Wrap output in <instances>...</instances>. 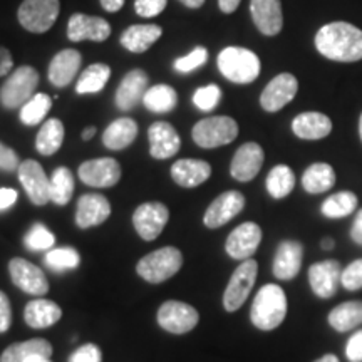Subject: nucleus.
Instances as JSON below:
<instances>
[{"label":"nucleus","mask_w":362,"mask_h":362,"mask_svg":"<svg viewBox=\"0 0 362 362\" xmlns=\"http://www.w3.org/2000/svg\"><path fill=\"white\" fill-rule=\"evenodd\" d=\"M54 242V235L49 232L47 228L42 223H35L33 228L29 230L24 238L25 247L33 252H49L52 250Z\"/></svg>","instance_id":"nucleus-42"},{"label":"nucleus","mask_w":362,"mask_h":362,"mask_svg":"<svg viewBox=\"0 0 362 362\" xmlns=\"http://www.w3.org/2000/svg\"><path fill=\"white\" fill-rule=\"evenodd\" d=\"M315 47L324 57L337 62L362 59V30L349 22H330L315 35Z\"/></svg>","instance_id":"nucleus-1"},{"label":"nucleus","mask_w":362,"mask_h":362,"mask_svg":"<svg viewBox=\"0 0 362 362\" xmlns=\"http://www.w3.org/2000/svg\"><path fill=\"white\" fill-rule=\"evenodd\" d=\"M257 272H259V264L252 259L243 260V264L233 272L223 293V307L226 310L235 312L245 304L253 285H255Z\"/></svg>","instance_id":"nucleus-8"},{"label":"nucleus","mask_w":362,"mask_h":362,"mask_svg":"<svg viewBox=\"0 0 362 362\" xmlns=\"http://www.w3.org/2000/svg\"><path fill=\"white\" fill-rule=\"evenodd\" d=\"M166 2L168 0H134V8L138 12V16L151 19V17L160 16L165 11Z\"/></svg>","instance_id":"nucleus-46"},{"label":"nucleus","mask_w":362,"mask_h":362,"mask_svg":"<svg viewBox=\"0 0 362 362\" xmlns=\"http://www.w3.org/2000/svg\"><path fill=\"white\" fill-rule=\"evenodd\" d=\"M221 99V89L216 84H208L203 86V88L197 89L193 94V103L194 106L200 111L210 112L214 111L216 106H218Z\"/></svg>","instance_id":"nucleus-43"},{"label":"nucleus","mask_w":362,"mask_h":362,"mask_svg":"<svg viewBox=\"0 0 362 362\" xmlns=\"http://www.w3.org/2000/svg\"><path fill=\"white\" fill-rule=\"evenodd\" d=\"M12 282L29 296H45L49 292L47 277L37 265L25 259H12L8 264Z\"/></svg>","instance_id":"nucleus-13"},{"label":"nucleus","mask_w":362,"mask_h":362,"mask_svg":"<svg viewBox=\"0 0 362 362\" xmlns=\"http://www.w3.org/2000/svg\"><path fill=\"white\" fill-rule=\"evenodd\" d=\"M181 267H183V255L178 248L163 247L144 255L136 265V272L149 284H161L178 274Z\"/></svg>","instance_id":"nucleus-4"},{"label":"nucleus","mask_w":362,"mask_h":362,"mask_svg":"<svg viewBox=\"0 0 362 362\" xmlns=\"http://www.w3.org/2000/svg\"><path fill=\"white\" fill-rule=\"evenodd\" d=\"M44 264L54 272L72 270L81 264V257H79V252L71 247L52 248V250L45 253Z\"/></svg>","instance_id":"nucleus-41"},{"label":"nucleus","mask_w":362,"mask_h":362,"mask_svg":"<svg viewBox=\"0 0 362 362\" xmlns=\"http://www.w3.org/2000/svg\"><path fill=\"white\" fill-rule=\"evenodd\" d=\"M315 362H339V359L334 354H327V356L320 357V359H317Z\"/></svg>","instance_id":"nucleus-60"},{"label":"nucleus","mask_w":362,"mask_h":362,"mask_svg":"<svg viewBox=\"0 0 362 362\" xmlns=\"http://www.w3.org/2000/svg\"><path fill=\"white\" fill-rule=\"evenodd\" d=\"M342 277V267L336 260H325L314 264L309 269V282L317 297L329 298L337 292Z\"/></svg>","instance_id":"nucleus-20"},{"label":"nucleus","mask_w":362,"mask_h":362,"mask_svg":"<svg viewBox=\"0 0 362 362\" xmlns=\"http://www.w3.org/2000/svg\"><path fill=\"white\" fill-rule=\"evenodd\" d=\"M59 11H61L59 0H24L17 17L25 30L42 34L47 33L57 21Z\"/></svg>","instance_id":"nucleus-7"},{"label":"nucleus","mask_w":362,"mask_h":362,"mask_svg":"<svg viewBox=\"0 0 362 362\" xmlns=\"http://www.w3.org/2000/svg\"><path fill=\"white\" fill-rule=\"evenodd\" d=\"M34 356H52L51 342L45 339H30L25 342H17L8 346L0 356V362H25L29 357Z\"/></svg>","instance_id":"nucleus-31"},{"label":"nucleus","mask_w":362,"mask_h":362,"mask_svg":"<svg viewBox=\"0 0 362 362\" xmlns=\"http://www.w3.org/2000/svg\"><path fill=\"white\" fill-rule=\"evenodd\" d=\"M12 69V56L7 49L0 47V76H7Z\"/></svg>","instance_id":"nucleus-52"},{"label":"nucleus","mask_w":362,"mask_h":362,"mask_svg":"<svg viewBox=\"0 0 362 362\" xmlns=\"http://www.w3.org/2000/svg\"><path fill=\"white\" fill-rule=\"evenodd\" d=\"M192 136L200 148L214 149L235 141L238 136V124L228 116L205 117L193 126Z\"/></svg>","instance_id":"nucleus-5"},{"label":"nucleus","mask_w":362,"mask_h":362,"mask_svg":"<svg viewBox=\"0 0 362 362\" xmlns=\"http://www.w3.org/2000/svg\"><path fill=\"white\" fill-rule=\"evenodd\" d=\"M245 206V197L240 192H225L218 198L211 202V205L206 208V214L203 216V223L208 228H220L230 220H233Z\"/></svg>","instance_id":"nucleus-15"},{"label":"nucleus","mask_w":362,"mask_h":362,"mask_svg":"<svg viewBox=\"0 0 362 362\" xmlns=\"http://www.w3.org/2000/svg\"><path fill=\"white\" fill-rule=\"evenodd\" d=\"M341 284L347 291H359V288H362V259L352 262L347 269L342 270Z\"/></svg>","instance_id":"nucleus-45"},{"label":"nucleus","mask_w":362,"mask_h":362,"mask_svg":"<svg viewBox=\"0 0 362 362\" xmlns=\"http://www.w3.org/2000/svg\"><path fill=\"white\" fill-rule=\"evenodd\" d=\"M143 104L149 111L165 115V112L173 111L176 107V104H178V94L168 84H158L149 88L144 93Z\"/></svg>","instance_id":"nucleus-34"},{"label":"nucleus","mask_w":362,"mask_h":362,"mask_svg":"<svg viewBox=\"0 0 362 362\" xmlns=\"http://www.w3.org/2000/svg\"><path fill=\"white\" fill-rule=\"evenodd\" d=\"M180 2H183L189 8H200L205 4V0H180Z\"/></svg>","instance_id":"nucleus-56"},{"label":"nucleus","mask_w":362,"mask_h":362,"mask_svg":"<svg viewBox=\"0 0 362 362\" xmlns=\"http://www.w3.org/2000/svg\"><path fill=\"white\" fill-rule=\"evenodd\" d=\"M304 247L296 240H285L277 248L274 259V275L279 280H292L300 272Z\"/></svg>","instance_id":"nucleus-23"},{"label":"nucleus","mask_w":362,"mask_h":362,"mask_svg":"<svg viewBox=\"0 0 362 362\" xmlns=\"http://www.w3.org/2000/svg\"><path fill=\"white\" fill-rule=\"evenodd\" d=\"M265 155L264 149L257 143H245L242 144L235 153L232 165H230V173L235 180L238 181H250L259 175L264 165Z\"/></svg>","instance_id":"nucleus-19"},{"label":"nucleus","mask_w":362,"mask_h":362,"mask_svg":"<svg viewBox=\"0 0 362 362\" xmlns=\"http://www.w3.org/2000/svg\"><path fill=\"white\" fill-rule=\"evenodd\" d=\"M161 27L156 24H136L124 30L123 35H121V44L129 52L141 54L146 52L161 37Z\"/></svg>","instance_id":"nucleus-29"},{"label":"nucleus","mask_w":362,"mask_h":362,"mask_svg":"<svg viewBox=\"0 0 362 362\" xmlns=\"http://www.w3.org/2000/svg\"><path fill=\"white\" fill-rule=\"evenodd\" d=\"M262 242V228L257 223L247 221L228 235L225 250L235 260H248L257 252Z\"/></svg>","instance_id":"nucleus-14"},{"label":"nucleus","mask_w":362,"mask_h":362,"mask_svg":"<svg viewBox=\"0 0 362 362\" xmlns=\"http://www.w3.org/2000/svg\"><path fill=\"white\" fill-rule=\"evenodd\" d=\"M52 107V99L44 93H37L21 107V121L25 126L42 123Z\"/></svg>","instance_id":"nucleus-39"},{"label":"nucleus","mask_w":362,"mask_h":362,"mask_svg":"<svg viewBox=\"0 0 362 362\" xmlns=\"http://www.w3.org/2000/svg\"><path fill=\"white\" fill-rule=\"evenodd\" d=\"M287 315V297L282 287L269 284L262 287L253 298L250 319L260 330H274L284 322Z\"/></svg>","instance_id":"nucleus-2"},{"label":"nucleus","mask_w":362,"mask_h":362,"mask_svg":"<svg viewBox=\"0 0 362 362\" xmlns=\"http://www.w3.org/2000/svg\"><path fill=\"white\" fill-rule=\"evenodd\" d=\"M94 134H96V128H94V126H90V128H86L83 131V139H84V141H89V139L94 138Z\"/></svg>","instance_id":"nucleus-57"},{"label":"nucleus","mask_w":362,"mask_h":362,"mask_svg":"<svg viewBox=\"0 0 362 362\" xmlns=\"http://www.w3.org/2000/svg\"><path fill=\"white\" fill-rule=\"evenodd\" d=\"M329 324L332 325L337 332H347L357 325L362 324V302H346V304L337 305L336 309L329 314Z\"/></svg>","instance_id":"nucleus-35"},{"label":"nucleus","mask_w":362,"mask_h":362,"mask_svg":"<svg viewBox=\"0 0 362 362\" xmlns=\"http://www.w3.org/2000/svg\"><path fill=\"white\" fill-rule=\"evenodd\" d=\"M242 0H218V7L223 13H233Z\"/></svg>","instance_id":"nucleus-54"},{"label":"nucleus","mask_w":362,"mask_h":362,"mask_svg":"<svg viewBox=\"0 0 362 362\" xmlns=\"http://www.w3.org/2000/svg\"><path fill=\"white\" fill-rule=\"evenodd\" d=\"M103 354L101 349L94 344H86L76 349L69 357V362H101Z\"/></svg>","instance_id":"nucleus-47"},{"label":"nucleus","mask_w":362,"mask_h":362,"mask_svg":"<svg viewBox=\"0 0 362 362\" xmlns=\"http://www.w3.org/2000/svg\"><path fill=\"white\" fill-rule=\"evenodd\" d=\"M293 187H296V176H293V171L285 165L272 168L269 176H267V192L275 200H282V198L288 197Z\"/></svg>","instance_id":"nucleus-36"},{"label":"nucleus","mask_w":362,"mask_h":362,"mask_svg":"<svg viewBox=\"0 0 362 362\" xmlns=\"http://www.w3.org/2000/svg\"><path fill=\"white\" fill-rule=\"evenodd\" d=\"M81 61H83L81 54L74 49H64V51L57 52L49 64V83L56 88H66L79 72Z\"/></svg>","instance_id":"nucleus-25"},{"label":"nucleus","mask_w":362,"mask_h":362,"mask_svg":"<svg viewBox=\"0 0 362 362\" xmlns=\"http://www.w3.org/2000/svg\"><path fill=\"white\" fill-rule=\"evenodd\" d=\"M111 35V25L101 17L86 16V13H74L67 22V37L72 42L81 40H94L103 42Z\"/></svg>","instance_id":"nucleus-17"},{"label":"nucleus","mask_w":362,"mask_h":362,"mask_svg":"<svg viewBox=\"0 0 362 362\" xmlns=\"http://www.w3.org/2000/svg\"><path fill=\"white\" fill-rule=\"evenodd\" d=\"M211 166L203 160H193V158H185L178 160L171 166V178L176 185L183 188L200 187L202 183L210 178Z\"/></svg>","instance_id":"nucleus-26"},{"label":"nucleus","mask_w":362,"mask_h":362,"mask_svg":"<svg viewBox=\"0 0 362 362\" xmlns=\"http://www.w3.org/2000/svg\"><path fill=\"white\" fill-rule=\"evenodd\" d=\"M101 6L107 12H117L124 6V0H101Z\"/></svg>","instance_id":"nucleus-55"},{"label":"nucleus","mask_w":362,"mask_h":362,"mask_svg":"<svg viewBox=\"0 0 362 362\" xmlns=\"http://www.w3.org/2000/svg\"><path fill=\"white\" fill-rule=\"evenodd\" d=\"M148 90V76L141 69H134L124 76L116 90V106L121 111H129L143 101Z\"/></svg>","instance_id":"nucleus-24"},{"label":"nucleus","mask_w":362,"mask_h":362,"mask_svg":"<svg viewBox=\"0 0 362 362\" xmlns=\"http://www.w3.org/2000/svg\"><path fill=\"white\" fill-rule=\"evenodd\" d=\"M17 197H19V194H17L16 189L0 188V211L11 208L13 203L17 202Z\"/></svg>","instance_id":"nucleus-51"},{"label":"nucleus","mask_w":362,"mask_h":362,"mask_svg":"<svg viewBox=\"0 0 362 362\" xmlns=\"http://www.w3.org/2000/svg\"><path fill=\"white\" fill-rule=\"evenodd\" d=\"M12 325V309L8 297L0 291V334L7 332Z\"/></svg>","instance_id":"nucleus-49"},{"label":"nucleus","mask_w":362,"mask_h":362,"mask_svg":"<svg viewBox=\"0 0 362 362\" xmlns=\"http://www.w3.org/2000/svg\"><path fill=\"white\" fill-rule=\"evenodd\" d=\"M39 84V74L34 67L21 66L19 69L12 72V76L4 83L0 89V103L7 110L13 107H22L29 101L30 98L35 96V89Z\"/></svg>","instance_id":"nucleus-6"},{"label":"nucleus","mask_w":362,"mask_h":362,"mask_svg":"<svg viewBox=\"0 0 362 362\" xmlns=\"http://www.w3.org/2000/svg\"><path fill=\"white\" fill-rule=\"evenodd\" d=\"M292 131L300 139H322L332 131V121L322 112H302L292 121Z\"/></svg>","instance_id":"nucleus-27"},{"label":"nucleus","mask_w":362,"mask_h":362,"mask_svg":"<svg viewBox=\"0 0 362 362\" xmlns=\"http://www.w3.org/2000/svg\"><path fill=\"white\" fill-rule=\"evenodd\" d=\"M359 134H361V139H362V115H361V119H359Z\"/></svg>","instance_id":"nucleus-61"},{"label":"nucleus","mask_w":362,"mask_h":362,"mask_svg":"<svg viewBox=\"0 0 362 362\" xmlns=\"http://www.w3.org/2000/svg\"><path fill=\"white\" fill-rule=\"evenodd\" d=\"M111 78V67L106 64H93L86 69L76 84L78 94H96L104 89Z\"/></svg>","instance_id":"nucleus-37"},{"label":"nucleus","mask_w":362,"mask_h":362,"mask_svg":"<svg viewBox=\"0 0 362 362\" xmlns=\"http://www.w3.org/2000/svg\"><path fill=\"white\" fill-rule=\"evenodd\" d=\"M298 90V83L296 76L284 72L279 74L277 78H274L267 84L260 96V104L265 111L269 112H277L282 107L287 106L288 103L296 98Z\"/></svg>","instance_id":"nucleus-16"},{"label":"nucleus","mask_w":362,"mask_h":362,"mask_svg":"<svg viewBox=\"0 0 362 362\" xmlns=\"http://www.w3.org/2000/svg\"><path fill=\"white\" fill-rule=\"evenodd\" d=\"M346 356L351 362H362V330L349 339L346 346Z\"/></svg>","instance_id":"nucleus-50"},{"label":"nucleus","mask_w":362,"mask_h":362,"mask_svg":"<svg viewBox=\"0 0 362 362\" xmlns=\"http://www.w3.org/2000/svg\"><path fill=\"white\" fill-rule=\"evenodd\" d=\"M320 245H322L324 250H332V248H334V245H336V243H334V240H332V238H324V240H322V243H320Z\"/></svg>","instance_id":"nucleus-58"},{"label":"nucleus","mask_w":362,"mask_h":362,"mask_svg":"<svg viewBox=\"0 0 362 362\" xmlns=\"http://www.w3.org/2000/svg\"><path fill=\"white\" fill-rule=\"evenodd\" d=\"M357 208V197L351 192H341L329 197L322 203V214L327 218H344L354 214Z\"/></svg>","instance_id":"nucleus-40"},{"label":"nucleus","mask_w":362,"mask_h":362,"mask_svg":"<svg viewBox=\"0 0 362 362\" xmlns=\"http://www.w3.org/2000/svg\"><path fill=\"white\" fill-rule=\"evenodd\" d=\"M62 141H64V124L57 117H52L45 121L40 128L35 139V148L42 156H51L59 151Z\"/></svg>","instance_id":"nucleus-33"},{"label":"nucleus","mask_w":362,"mask_h":362,"mask_svg":"<svg viewBox=\"0 0 362 362\" xmlns=\"http://www.w3.org/2000/svg\"><path fill=\"white\" fill-rule=\"evenodd\" d=\"M62 317V310L56 302L47 298H34L25 305L24 320L33 329H47L59 322Z\"/></svg>","instance_id":"nucleus-28"},{"label":"nucleus","mask_w":362,"mask_h":362,"mask_svg":"<svg viewBox=\"0 0 362 362\" xmlns=\"http://www.w3.org/2000/svg\"><path fill=\"white\" fill-rule=\"evenodd\" d=\"M170 220L168 206L160 202H148L136 208L133 214V225L139 237L153 242L160 237L163 228Z\"/></svg>","instance_id":"nucleus-9"},{"label":"nucleus","mask_w":362,"mask_h":362,"mask_svg":"<svg viewBox=\"0 0 362 362\" xmlns=\"http://www.w3.org/2000/svg\"><path fill=\"white\" fill-rule=\"evenodd\" d=\"M351 237L354 240L356 243H359L362 245V210L357 214L354 223H352V228H351Z\"/></svg>","instance_id":"nucleus-53"},{"label":"nucleus","mask_w":362,"mask_h":362,"mask_svg":"<svg viewBox=\"0 0 362 362\" xmlns=\"http://www.w3.org/2000/svg\"><path fill=\"white\" fill-rule=\"evenodd\" d=\"M218 69L232 83L248 84L259 78L260 59L248 49L226 47L218 54Z\"/></svg>","instance_id":"nucleus-3"},{"label":"nucleus","mask_w":362,"mask_h":362,"mask_svg":"<svg viewBox=\"0 0 362 362\" xmlns=\"http://www.w3.org/2000/svg\"><path fill=\"white\" fill-rule=\"evenodd\" d=\"M149 155L155 160H168L175 156L181 148L180 134L170 123L165 121H156L149 126Z\"/></svg>","instance_id":"nucleus-18"},{"label":"nucleus","mask_w":362,"mask_h":362,"mask_svg":"<svg viewBox=\"0 0 362 362\" xmlns=\"http://www.w3.org/2000/svg\"><path fill=\"white\" fill-rule=\"evenodd\" d=\"M252 19L264 35H277L284 27L282 4L280 0H252Z\"/></svg>","instance_id":"nucleus-21"},{"label":"nucleus","mask_w":362,"mask_h":362,"mask_svg":"<svg viewBox=\"0 0 362 362\" xmlns=\"http://www.w3.org/2000/svg\"><path fill=\"white\" fill-rule=\"evenodd\" d=\"M111 205L106 197L98 193L83 194L78 202V211H76V223L79 228H90L98 226L110 218Z\"/></svg>","instance_id":"nucleus-22"},{"label":"nucleus","mask_w":362,"mask_h":362,"mask_svg":"<svg viewBox=\"0 0 362 362\" xmlns=\"http://www.w3.org/2000/svg\"><path fill=\"white\" fill-rule=\"evenodd\" d=\"M200 315L194 307L178 300L165 302L158 310V324L171 334H187L197 327Z\"/></svg>","instance_id":"nucleus-10"},{"label":"nucleus","mask_w":362,"mask_h":362,"mask_svg":"<svg viewBox=\"0 0 362 362\" xmlns=\"http://www.w3.org/2000/svg\"><path fill=\"white\" fill-rule=\"evenodd\" d=\"M138 136V124L131 117H119V119L112 121L107 126L103 134L104 146L112 149V151H119V149L128 148Z\"/></svg>","instance_id":"nucleus-30"},{"label":"nucleus","mask_w":362,"mask_h":362,"mask_svg":"<svg viewBox=\"0 0 362 362\" xmlns=\"http://www.w3.org/2000/svg\"><path fill=\"white\" fill-rule=\"evenodd\" d=\"M25 362H52L51 357H44V356H34V357H29Z\"/></svg>","instance_id":"nucleus-59"},{"label":"nucleus","mask_w":362,"mask_h":362,"mask_svg":"<svg viewBox=\"0 0 362 362\" xmlns=\"http://www.w3.org/2000/svg\"><path fill=\"white\" fill-rule=\"evenodd\" d=\"M336 183V171L327 163H314L302 176V187L307 193L319 194L327 192Z\"/></svg>","instance_id":"nucleus-32"},{"label":"nucleus","mask_w":362,"mask_h":362,"mask_svg":"<svg viewBox=\"0 0 362 362\" xmlns=\"http://www.w3.org/2000/svg\"><path fill=\"white\" fill-rule=\"evenodd\" d=\"M21 160L12 148L0 143V170L2 171H16L19 170Z\"/></svg>","instance_id":"nucleus-48"},{"label":"nucleus","mask_w":362,"mask_h":362,"mask_svg":"<svg viewBox=\"0 0 362 362\" xmlns=\"http://www.w3.org/2000/svg\"><path fill=\"white\" fill-rule=\"evenodd\" d=\"M19 181L27 197L34 205L42 206L51 200V180L47 178L42 166L35 160H25L19 166Z\"/></svg>","instance_id":"nucleus-11"},{"label":"nucleus","mask_w":362,"mask_h":362,"mask_svg":"<svg viewBox=\"0 0 362 362\" xmlns=\"http://www.w3.org/2000/svg\"><path fill=\"white\" fill-rule=\"evenodd\" d=\"M208 61V51L205 47H197L193 49L192 52L187 54V56L178 57L175 61V69L181 72V74H188V72H193L205 64Z\"/></svg>","instance_id":"nucleus-44"},{"label":"nucleus","mask_w":362,"mask_h":362,"mask_svg":"<svg viewBox=\"0 0 362 362\" xmlns=\"http://www.w3.org/2000/svg\"><path fill=\"white\" fill-rule=\"evenodd\" d=\"M72 193H74V175L69 168L61 166L51 176V202L64 206L71 202Z\"/></svg>","instance_id":"nucleus-38"},{"label":"nucleus","mask_w":362,"mask_h":362,"mask_svg":"<svg viewBox=\"0 0 362 362\" xmlns=\"http://www.w3.org/2000/svg\"><path fill=\"white\" fill-rule=\"evenodd\" d=\"M79 178L94 188H111L121 180V166L115 158H98L79 166Z\"/></svg>","instance_id":"nucleus-12"}]
</instances>
